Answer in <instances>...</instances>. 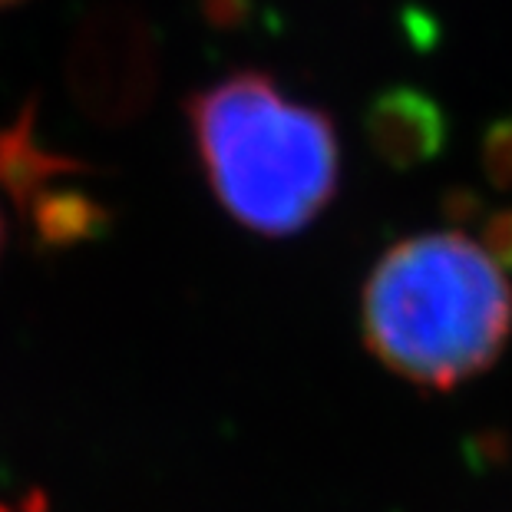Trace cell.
Returning <instances> with one entry per match:
<instances>
[{
    "label": "cell",
    "instance_id": "5b68a950",
    "mask_svg": "<svg viewBox=\"0 0 512 512\" xmlns=\"http://www.w3.org/2000/svg\"><path fill=\"white\" fill-rule=\"evenodd\" d=\"M10 4H17V0H0V7H10Z\"/></svg>",
    "mask_w": 512,
    "mask_h": 512
},
{
    "label": "cell",
    "instance_id": "3957f363",
    "mask_svg": "<svg viewBox=\"0 0 512 512\" xmlns=\"http://www.w3.org/2000/svg\"><path fill=\"white\" fill-rule=\"evenodd\" d=\"M370 129L390 156L420 159L440 139V110L423 93L390 90L370 113Z\"/></svg>",
    "mask_w": 512,
    "mask_h": 512
},
{
    "label": "cell",
    "instance_id": "6da1fadb",
    "mask_svg": "<svg viewBox=\"0 0 512 512\" xmlns=\"http://www.w3.org/2000/svg\"><path fill=\"white\" fill-rule=\"evenodd\" d=\"M361 328L370 354L397 377L460 387L493 367L512 337L506 258L453 228L403 238L370 268Z\"/></svg>",
    "mask_w": 512,
    "mask_h": 512
},
{
    "label": "cell",
    "instance_id": "277c9868",
    "mask_svg": "<svg viewBox=\"0 0 512 512\" xmlns=\"http://www.w3.org/2000/svg\"><path fill=\"white\" fill-rule=\"evenodd\" d=\"M0 248H4V219H0Z\"/></svg>",
    "mask_w": 512,
    "mask_h": 512
},
{
    "label": "cell",
    "instance_id": "7a4b0ae2",
    "mask_svg": "<svg viewBox=\"0 0 512 512\" xmlns=\"http://www.w3.org/2000/svg\"><path fill=\"white\" fill-rule=\"evenodd\" d=\"M189 129L212 195L248 232L288 238L337 195L341 146L331 119L265 73H232L199 90Z\"/></svg>",
    "mask_w": 512,
    "mask_h": 512
}]
</instances>
